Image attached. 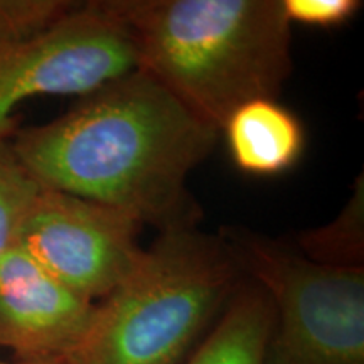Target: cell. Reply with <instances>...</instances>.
I'll use <instances>...</instances> for the list:
<instances>
[{"label":"cell","instance_id":"cell-1","mask_svg":"<svg viewBox=\"0 0 364 364\" xmlns=\"http://www.w3.org/2000/svg\"><path fill=\"white\" fill-rule=\"evenodd\" d=\"M220 134L136 70L9 144L39 188L115 208L162 233L196 228L201 209L188 179Z\"/></svg>","mask_w":364,"mask_h":364},{"label":"cell","instance_id":"cell-2","mask_svg":"<svg viewBox=\"0 0 364 364\" xmlns=\"http://www.w3.org/2000/svg\"><path fill=\"white\" fill-rule=\"evenodd\" d=\"M136 44L139 70L221 132L253 100L279 97L292 73L282 0H108Z\"/></svg>","mask_w":364,"mask_h":364},{"label":"cell","instance_id":"cell-3","mask_svg":"<svg viewBox=\"0 0 364 364\" xmlns=\"http://www.w3.org/2000/svg\"><path fill=\"white\" fill-rule=\"evenodd\" d=\"M243 272L225 240L162 231L113 292L97 302L71 364H181L225 311Z\"/></svg>","mask_w":364,"mask_h":364},{"label":"cell","instance_id":"cell-4","mask_svg":"<svg viewBox=\"0 0 364 364\" xmlns=\"http://www.w3.org/2000/svg\"><path fill=\"white\" fill-rule=\"evenodd\" d=\"M247 279L265 290V364H364V267H327L245 228H223Z\"/></svg>","mask_w":364,"mask_h":364},{"label":"cell","instance_id":"cell-5","mask_svg":"<svg viewBox=\"0 0 364 364\" xmlns=\"http://www.w3.org/2000/svg\"><path fill=\"white\" fill-rule=\"evenodd\" d=\"M136 70L134 36L108 0L76 2L41 33L0 41V142L17 132L14 112L27 98H83Z\"/></svg>","mask_w":364,"mask_h":364},{"label":"cell","instance_id":"cell-6","mask_svg":"<svg viewBox=\"0 0 364 364\" xmlns=\"http://www.w3.org/2000/svg\"><path fill=\"white\" fill-rule=\"evenodd\" d=\"M140 225L115 208L41 188L27 208L16 243L59 282L98 302L134 270Z\"/></svg>","mask_w":364,"mask_h":364},{"label":"cell","instance_id":"cell-7","mask_svg":"<svg viewBox=\"0 0 364 364\" xmlns=\"http://www.w3.org/2000/svg\"><path fill=\"white\" fill-rule=\"evenodd\" d=\"M97 302L59 282L14 241L0 255V348L21 361L68 358Z\"/></svg>","mask_w":364,"mask_h":364},{"label":"cell","instance_id":"cell-8","mask_svg":"<svg viewBox=\"0 0 364 364\" xmlns=\"http://www.w3.org/2000/svg\"><path fill=\"white\" fill-rule=\"evenodd\" d=\"M221 132L235 166L258 177L292 169L306 145L299 118L273 98L241 105L228 117Z\"/></svg>","mask_w":364,"mask_h":364},{"label":"cell","instance_id":"cell-9","mask_svg":"<svg viewBox=\"0 0 364 364\" xmlns=\"http://www.w3.org/2000/svg\"><path fill=\"white\" fill-rule=\"evenodd\" d=\"M273 321L270 297L245 277L211 331L181 364H265Z\"/></svg>","mask_w":364,"mask_h":364},{"label":"cell","instance_id":"cell-10","mask_svg":"<svg viewBox=\"0 0 364 364\" xmlns=\"http://www.w3.org/2000/svg\"><path fill=\"white\" fill-rule=\"evenodd\" d=\"M297 250L309 260L327 267H364V181L363 172L349 201L331 223L297 238Z\"/></svg>","mask_w":364,"mask_h":364},{"label":"cell","instance_id":"cell-11","mask_svg":"<svg viewBox=\"0 0 364 364\" xmlns=\"http://www.w3.org/2000/svg\"><path fill=\"white\" fill-rule=\"evenodd\" d=\"M39 189L14 156L9 140L0 142V255L16 241L22 218Z\"/></svg>","mask_w":364,"mask_h":364},{"label":"cell","instance_id":"cell-12","mask_svg":"<svg viewBox=\"0 0 364 364\" xmlns=\"http://www.w3.org/2000/svg\"><path fill=\"white\" fill-rule=\"evenodd\" d=\"M76 2L61 0H0V41L38 34L61 19Z\"/></svg>","mask_w":364,"mask_h":364},{"label":"cell","instance_id":"cell-13","mask_svg":"<svg viewBox=\"0 0 364 364\" xmlns=\"http://www.w3.org/2000/svg\"><path fill=\"white\" fill-rule=\"evenodd\" d=\"M282 6L290 24L336 27L351 19L363 4L358 0H282Z\"/></svg>","mask_w":364,"mask_h":364},{"label":"cell","instance_id":"cell-14","mask_svg":"<svg viewBox=\"0 0 364 364\" xmlns=\"http://www.w3.org/2000/svg\"><path fill=\"white\" fill-rule=\"evenodd\" d=\"M0 364H71L66 361L65 358L61 359H41V361H21V359H16V361H4L0 359Z\"/></svg>","mask_w":364,"mask_h":364}]
</instances>
